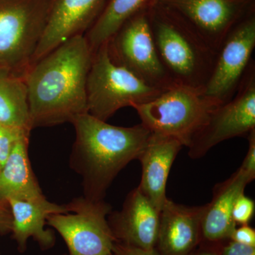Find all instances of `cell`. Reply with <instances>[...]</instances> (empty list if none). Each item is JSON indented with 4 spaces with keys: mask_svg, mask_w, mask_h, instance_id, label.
<instances>
[{
    "mask_svg": "<svg viewBox=\"0 0 255 255\" xmlns=\"http://www.w3.org/2000/svg\"><path fill=\"white\" fill-rule=\"evenodd\" d=\"M107 255H113V254H112H112Z\"/></svg>",
    "mask_w": 255,
    "mask_h": 255,
    "instance_id": "cell-29",
    "label": "cell"
},
{
    "mask_svg": "<svg viewBox=\"0 0 255 255\" xmlns=\"http://www.w3.org/2000/svg\"><path fill=\"white\" fill-rule=\"evenodd\" d=\"M7 203L12 217L11 233L20 253L26 251L30 238L38 243L42 251L55 246L54 233L45 228L47 219L52 214L70 212L68 206L58 205L46 199L36 201L9 199Z\"/></svg>",
    "mask_w": 255,
    "mask_h": 255,
    "instance_id": "cell-17",
    "label": "cell"
},
{
    "mask_svg": "<svg viewBox=\"0 0 255 255\" xmlns=\"http://www.w3.org/2000/svg\"><path fill=\"white\" fill-rule=\"evenodd\" d=\"M183 146L173 137L151 133L137 158L142 165L138 188L159 212L167 199L166 187L171 167Z\"/></svg>",
    "mask_w": 255,
    "mask_h": 255,
    "instance_id": "cell-15",
    "label": "cell"
},
{
    "mask_svg": "<svg viewBox=\"0 0 255 255\" xmlns=\"http://www.w3.org/2000/svg\"><path fill=\"white\" fill-rule=\"evenodd\" d=\"M12 217L9 204L5 201H0V234L11 233Z\"/></svg>",
    "mask_w": 255,
    "mask_h": 255,
    "instance_id": "cell-27",
    "label": "cell"
},
{
    "mask_svg": "<svg viewBox=\"0 0 255 255\" xmlns=\"http://www.w3.org/2000/svg\"><path fill=\"white\" fill-rule=\"evenodd\" d=\"M255 48V11L238 23L223 41L204 95L219 105L231 100L249 68Z\"/></svg>",
    "mask_w": 255,
    "mask_h": 255,
    "instance_id": "cell-10",
    "label": "cell"
},
{
    "mask_svg": "<svg viewBox=\"0 0 255 255\" xmlns=\"http://www.w3.org/2000/svg\"><path fill=\"white\" fill-rule=\"evenodd\" d=\"M230 240L244 246L255 247V229L249 225H243L236 228Z\"/></svg>",
    "mask_w": 255,
    "mask_h": 255,
    "instance_id": "cell-24",
    "label": "cell"
},
{
    "mask_svg": "<svg viewBox=\"0 0 255 255\" xmlns=\"http://www.w3.org/2000/svg\"><path fill=\"white\" fill-rule=\"evenodd\" d=\"M221 255H255V247L244 246L229 240L221 249Z\"/></svg>",
    "mask_w": 255,
    "mask_h": 255,
    "instance_id": "cell-26",
    "label": "cell"
},
{
    "mask_svg": "<svg viewBox=\"0 0 255 255\" xmlns=\"http://www.w3.org/2000/svg\"><path fill=\"white\" fill-rule=\"evenodd\" d=\"M29 137L25 135L16 142L0 171V201H36L46 199L32 170L28 153Z\"/></svg>",
    "mask_w": 255,
    "mask_h": 255,
    "instance_id": "cell-18",
    "label": "cell"
},
{
    "mask_svg": "<svg viewBox=\"0 0 255 255\" xmlns=\"http://www.w3.org/2000/svg\"><path fill=\"white\" fill-rule=\"evenodd\" d=\"M164 90L114 63L107 43L92 55L86 85L87 113L107 122L121 109L147 103Z\"/></svg>",
    "mask_w": 255,
    "mask_h": 255,
    "instance_id": "cell-4",
    "label": "cell"
},
{
    "mask_svg": "<svg viewBox=\"0 0 255 255\" xmlns=\"http://www.w3.org/2000/svg\"><path fill=\"white\" fill-rule=\"evenodd\" d=\"M107 220L116 243L144 250L155 249L159 211L138 187L128 194L122 210L112 211Z\"/></svg>",
    "mask_w": 255,
    "mask_h": 255,
    "instance_id": "cell-13",
    "label": "cell"
},
{
    "mask_svg": "<svg viewBox=\"0 0 255 255\" xmlns=\"http://www.w3.org/2000/svg\"><path fill=\"white\" fill-rule=\"evenodd\" d=\"M147 16L157 55L172 83L203 91L217 52L190 23L159 0L148 6Z\"/></svg>",
    "mask_w": 255,
    "mask_h": 255,
    "instance_id": "cell-3",
    "label": "cell"
},
{
    "mask_svg": "<svg viewBox=\"0 0 255 255\" xmlns=\"http://www.w3.org/2000/svg\"><path fill=\"white\" fill-rule=\"evenodd\" d=\"M255 130V66L252 61L234 97L216 107L191 137L188 155L191 159L201 158L218 144L248 137Z\"/></svg>",
    "mask_w": 255,
    "mask_h": 255,
    "instance_id": "cell-8",
    "label": "cell"
},
{
    "mask_svg": "<svg viewBox=\"0 0 255 255\" xmlns=\"http://www.w3.org/2000/svg\"><path fill=\"white\" fill-rule=\"evenodd\" d=\"M147 8L124 23L107 43L112 61L150 86L167 90L173 86L161 63L154 43Z\"/></svg>",
    "mask_w": 255,
    "mask_h": 255,
    "instance_id": "cell-9",
    "label": "cell"
},
{
    "mask_svg": "<svg viewBox=\"0 0 255 255\" xmlns=\"http://www.w3.org/2000/svg\"><path fill=\"white\" fill-rule=\"evenodd\" d=\"M154 1L108 0L102 14L84 36L92 53L108 43L128 20L148 7Z\"/></svg>",
    "mask_w": 255,
    "mask_h": 255,
    "instance_id": "cell-20",
    "label": "cell"
},
{
    "mask_svg": "<svg viewBox=\"0 0 255 255\" xmlns=\"http://www.w3.org/2000/svg\"><path fill=\"white\" fill-rule=\"evenodd\" d=\"M67 206L70 212L50 215L46 224L63 238L68 255L112 254L116 240L107 220L112 206L104 199L85 196L75 198Z\"/></svg>",
    "mask_w": 255,
    "mask_h": 255,
    "instance_id": "cell-7",
    "label": "cell"
},
{
    "mask_svg": "<svg viewBox=\"0 0 255 255\" xmlns=\"http://www.w3.org/2000/svg\"></svg>",
    "mask_w": 255,
    "mask_h": 255,
    "instance_id": "cell-30",
    "label": "cell"
},
{
    "mask_svg": "<svg viewBox=\"0 0 255 255\" xmlns=\"http://www.w3.org/2000/svg\"><path fill=\"white\" fill-rule=\"evenodd\" d=\"M0 126L31 134L25 78L0 71Z\"/></svg>",
    "mask_w": 255,
    "mask_h": 255,
    "instance_id": "cell-19",
    "label": "cell"
},
{
    "mask_svg": "<svg viewBox=\"0 0 255 255\" xmlns=\"http://www.w3.org/2000/svg\"><path fill=\"white\" fill-rule=\"evenodd\" d=\"M113 255H159L155 249L144 250L122 243H115L114 246Z\"/></svg>",
    "mask_w": 255,
    "mask_h": 255,
    "instance_id": "cell-25",
    "label": "cell"
},
{
    "mask_svg": "<svg viewBox=\"0 0 255 255\" xmlns=\"http://www.w3.org/2000/svg\"><path fill=\"white\" fill-rule=\"evenodd\" d=\"M190 23L218 52L233 28L255 11V0H159Z\"/></svg>",
    "mask_w": 255,
    "mask_h": 255,
    "instance_id": "cell-11",
    "label": "cell"
},
{
    "mask_svg": "<svg viewBox=\"0 0 255 255\" xmlns=\"http://www.w3.org/2000/svg\"><path fill=\"white\" fill-rule=\"evenodd\" d=\"M187 255H221V253H219L215 250L210 249V248H200V249L196 248Z\"/></svg>",
    "mask_w": 255,
    "mask_h": 255,
    "instance_id": "cell-28",
    "label": "cell"
},
{
    "mask_svg": "<svg viewBox=\"0 0 255 255\" xmlns=\"http://www.w3.org/2000/svg\"><path fill=\"white\" fill-rule=\"evenodd\" d=\"M219 106L201 90L174 85L153 100L132 108L151 133L173 137L187 147Z\"/></svg>",
    "mask_w": 255,
    "mask_h": 255,
    "instance_id": "cell-6",
    "label": "cell"
},
{
    "mask_svg": "<svg viewBox=\"0 0 255 255\" xmlns=\"http://www.w3.org/2000/svg\"><path fill=\"white\" fill-rule=\"evenodd\" d=\"M253 179L241 168L226 180L218 183L213 189V197L204 205L201 220V238L209 243L229 241L237 225L233 221V206L239 196Z\"/></svg>",
    "mask_w": 255,
    "mask_h": 255,
    "instance_id": "cell-16",
    "label": "cell"
},
{
    "mask_svg": "<svg viewBox=\"0 0 255 255\" xmlns=\"http://www.w3.org/2000/svg\"><path fill=\"white\" fill-rule=\"evenodd\" d=\"M248 142H249V147L248 152L243 164H241V168L253 180L255 178V130L252 131L248 135Z\"/></svg>",
    "mask_w": 255,
    "mask_h": 255,
    "instance_id": "cell-23",
    "label": "cell"
},
{
    "mask_svg": "<svg viewBox=\"0 0 255 255\" xmlns=\"http://www.w3.org/2000/svg\"><path fill=\"white\" fill-rule=\"evenodd\" d=\"M25 135L30 136V133L0 126V171L9 158L16 142Z\"/></svg>",
    "mask_w": 255,
    "mask_h": 255,
    "instance_id": "cell-21",
    "label": "cell"
},
{
    "mask_svg": "<svg viewBox=\"0 0 255 255\" xmlns=\"http://www.w3.org/2000/svg\"><path fill=\"white\" fill-rule=\"evenodd\" d=\"M204 205L187 206L167 199L159 212L155 249L159 255H187L201 238Z\"/></svg>",
    "mask_w": 255,
    "mask_h": 255,
    "instance_id": "cell-14",
    "label": "cell"
},
{
    "mask_svg": "<svg viewBox=\"0 0 255 255\" xmlns=\"http://www.w3.org/2000/svg\"><path fill=\"white\" fill-rule=\"evenodd\" d=\"M255 211V201L251 198L241 194L233 206L232 217L236 225H249Z\"/></svg>",
    "mask_w": 255,
    "mask_h": 255,
    "instance_id": "cell-22",
    "label": "cell"
},
{
    "mask_svg": "<svg viewBox=\"0 0 255 255\" xmlns=\"http://www.w3.org/2000/svg\"><path fill=\"white\" fill-rule=\"evenodd\" d=\"M71 124L75 140L70 167L82 178L84 196L103 200L119 172L138 158L151 132L142 124L116 127L88 113L77 116Z\"/></svg>",
    "mask_w": 255,
    "mask_h": 255,
    "instance_id": "cell-2",
    "label": "cell"
},
{
    "mask_svg": "<svg viewBox=\"0 0 255 255\" xmlns=\"http://www.w3.org/2000/svg\"><path fill=\"white\" fill-rule=\"evenodd\" d=\"M108 0H53L31 65L73 37L85 36Z\"/></svg>",
    "mask_w": 255,
    "mask_h": 255,
    "instance_id": "cell-12",
    "label": "cell"
},
{
    "mask_svg": "<svg viewBox=\"0 0 255 255\" xmlns=\"http://www.w3.org/2000/svg\"><path fill=\"white\" fill-rule=\"evenodd\" d=\"M92 53L84 36L64 42L31 65L25 80L32 129L70 122L87 113Z\"/></svg>",
    "mask_w": 255,
    "mask_h": 255,
    "instance_id": "cell-1",
    "label": "cell"
},
{
    "mask_svg": "<svg viewBox=\"0 0 255 255\" xmlns=\"http://www.w3.org/2000/svg\"><path fill=\"white\" fill-rule=\"evenodd\" d=\"M53 0H0V71L25 78Z\"/></svg>",
    "mask_w": 255,
    "mask_h": 255,
    "instance_id": "cell-5",
    "label": "cell"
}]
</instances>
